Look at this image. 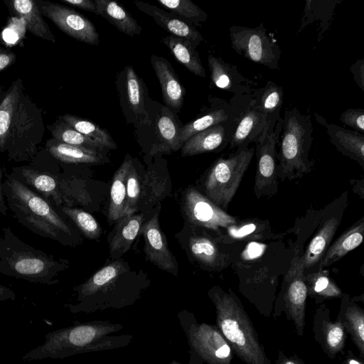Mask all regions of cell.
Instances as JSON below:
<instances>
[{"label": "cell", "mask_w": 364, "mask_h": 364, "mask_svg": "<svg viewBox=\"0 0 364 364\" xmlns=\"http://www.w3.org/2000/svg\"><path fill=\"white\" fill-rule=\"evenodd\" d=\"M183 209L191 224L213 231L215 236L220 235L224 229L238 220L193 188L186 192Z\"/></svg>", "instance_id": "13"}, {"label": "cell", "mask_w": 364, "mask_h": 364, "mask_svg": "<svg viewBox=\"0 0 364 364\" xmlns=\"http://www.w3.org/2000/svg\"><path fill=\"white\" fill-rule=\"evenodd\" d=\"M208 295L215 308L217 327L236 355L246 364H270L240 300L230 289L213 287Z\"/></svg>", "instance_id": "4"}, {"label": "cell", "mask_w": 364, "mask_h": 364, "mask_svg": "<svg viewBox=\"0 0 364 364\" xmlns=\"http://www.w3.org/2000/svg\"><path fill=\"white\" fill-rule=\"evenodd\" d=\"M229 31L231 46L237 54L269 69H279L280 48L263 23L254 28L232 26Z\"/></svg>", "instance_id": "9"}, {"label": "cell", "mask_w": 364, "mask_h": 364, "mask_svg": "<svg viewBox=\"0 0 364 364\" xmlns=\"http://www.w3.org/2000/svg\"><path fill=\"white\" fill-rule=\"evenodd\" d=\"M163 6L183 18L191 25L200 26L208 18L207 14L190 0H158Z\"/></svg>", "instance_id": "43"}, {"label": "cell", "mask_w": 364, "mask_h": 364, "mask_svg": "<svg viewBox=\"0 0 364 364\" xmlns=\"http://www.w3.org/2000/svg\"><path fill=\"white\" fill-rule=\"evenodd\" d=\"M350 183L353 187V191L363 200L364 198V178L360 180L351 179Z\"/></svg>", "instance_id": "51"}, {"label": "cell", "mask_w": 364, "mask_h": 364, "mask_svg": "<svg viewBox=\"0 0 364 364\" xmlns=\"http://www.w3.org/2000/svg\"><path fill=\"white\" fill-rule=\"evenodd\" d=\"M285 285L274 305L273 314L278 317L283 310L288 320L292 321L299 336L304 335L307 287L304 275L301 255L296 254L284 277Z\"/></svg>", "instance_id": "11"}, {"label": "cell", "mask_w": 364, "mask_h": 364, "mask_svg": "<svg viewBox=\"0 0 364 364\" xmlns=\"http://www.w3.org/2000/svg\"><path fill=\"white\" fill-rule=\"evenodd\" d=\"M46 149L55 159L65 164H100L102 157L97 151L62 143L53 138L46 141Z\"/></svg>", "instance_id": "33"}, {"label": "cell", "mask_w": 364, "mask_h": 364, "mask_svg": "<svg viewBox=\"0 0 364 364\" xmlns=\"http://www.w3.org/2000/svg\"><path fill=\"white\" fill-rule=\"evenodd\" d=\"M2 185L3 171L0 164V213L5 216L7 214V210H9V208L5 201Z\"/></svg>", "instance_id": "50"}, {"label": "cell", "mask_w": 364, "mask_h": 364, "mask_svg": "<svg viewBox=\"0 0 364 364\" xmlns=\"http://www.w3.org/2000/svg\"><path fill=\"white\" fill-rule=\"evenodd\" d=\"M357 86L364 91V59H358L349 68Z\"/></svg>", "instance_id": "46"}, {"label": "cell", "mask_w": 364, "mask_h": 364, "mask_svg": "<svg viewBox=\"0 0 364 364\" xmlns=\"http://www.w3.org/2000/svg\"><path fill=\"white\" fill-rule=\"evenodd\" d=\"M284 96L282 87L272 80H269L264 87L256 88L252 94V105L265 115L267 125L275 126L281 117Z\"/></svg>", "instance_id": "29"}, {"label": "cell", "mask_w": 364, "mask_h": 364, "mask_svg": "<svg viewBox=\"0 0 364 364\" xmlns=\"http://www.w3.org/2000/svg\"><path fill=\"white\" fill-rule=\"evenodd\" d=\"M151 63L160 83L164 104L171 112L178 113L183 104L185 87L166 59L153 54Z\"/></svg>", "instance_id": "23"}, {"label": "cell", "mask_w": 364, "mask_h": 364, "mask_svg": "<svg viewBox=\"0 0 364 364\" xmlns=\"http://www.w3.org/2000/svg\"><path fill=\"white\" fill-rule=\"evenodd\" d=\"M62 2L67 4L87 11H90L98 15L97 9L95 0H61Z\"/></svg>", "instance_id": "47"}, {"label": "cell", "mask_w": 364, "mask_h": 364, "mask_svg": "<svg viewBox=\"0 0 364 364\" xmlns=\"http://www.w3.org/2000/svg\"><path fill=\"white\" fill-rule=\"evenodd\" d=\"M312 143L311 116L301 113L297 107L287 109L277 145L279 181L301 178L314 169V160L309 158Z\"/></svg>", "instance_id": "6"}, {"label": "cell", "mask_w": 364, "mask_h": 364, "mask_svg": "<svg viewBox=\"0 0 364 364\" xmlns=\"http://www.w3.org/2000/svg\"><path fill=\"white\" fill-rule=\"evenodd\" d=\"M166 190L167 178L154 170H148L141 176L140 203L151 205L156 204L162 199Z\"/></svg>", "instance_id": "41"}, {"label": "cell", "mask_w": 364, "mask_h": 364, "mask_svg": "<svg viewBox=\"0 0 364 364\" xmlns=\"http://www.w3.org/2000/svg\"><path fill=\"white\" fill-rule=\"evenodd\" d=\"M208 63L210 71V78L213 84L234 96L252 95L257 85L243 76L235 65L210 54Z\"/></svg>", "instance_id": "21"}, {"label": "cell", "mask_w": 364, "mask_h": 364, "mask_svg": "<svg viewBox=\"0 0 364 364\" xmlns=\"http://www.w3.org/2000/svg\"><path fill=\"white\" fill-rule=\"evenodd\" d=\"M180 325L191 349L208 364H232V349L215 325L198 323L187 310L178 313Z\"/></svg>", "instance_id": "8"}, {"label": "cell", "mask_w": 364, "mask_h": 364, "mask_svg": "<svg viewBox=\"0 0 364 364\" xmlns=\"http://www.w3.org/2000/svg\"><path fill=\"white\" fill-rule=\"evenodd\" d=\"M312 331L315 341L328 358H335L343 350L346 331L340 321H331L330 311L323 303L315 310Z\"/></svg>", "instance_id": "17"}, {"label": "cell", "mask_w": 364, "mask_h": 364, "mask_svg": "<svg viewBox=\"0 0 364 364\" xmlns=\"http://www.w3.org/2000/svg\"><path fill=\"white\" fill-rule=\"evenodd\" d=\"M254 154L255 148L248 146L215 160L204 182L205 196L221 209H228Z\"/></svg>", "instance_id": "7"}, {"label": "cell", "mask_w": 364, "mask_h": 364, "mask_svg": "<svg viewBox=\"0 0 364 364\" xmlns=\"http://www.w3.org/2000/svg\"><path fill=\"white\" fill-rule=\"evenodd\" d=\"M189 247L193 257L210 271H222L235 258V245L224 244L214 235L205 232L189 239Z\"/></svg>", "instance_id": "16"}, {"label": "cell", "mask_w": 364, "mask_h": 364, "mask_svg": "<svg viewBox=\"0 0 364 364\" xmlns=\"http://www.w3.org/2000/svg\"><path fill=\"white\" fill-rule=\"evenodd\" d=\"M69 262L56 259L41 250L26 244L9 227L0 235V273L31 283L53 285L59 282L60 272Z\"/></svg>", "instance_id": "5"}, {"label": "cell", "mask_w": 364, "mask_h": 364, "mask_svg": "<svg viewBox=\"0 0 364 364\" xmlns=\"http://www.w3.org/2000/svg\"><path fill=\"white\" fill-rule=\"evenodd\" d=\"M363 234L364 217L363 216L331 242L318 264V270L324 269L332 265L358 247L363 242Z\"/></svg>", "instance_id": "26"}, {"label": "cell", "mask_w": 364, "mask_h": 364, "mask_svg": "<svg viewBox=\"0 0 364 364\" xmlns=\"http://www.w3.org/2000/svg\"><path fill=\"white\" fill-rule=\"evenodd\" d=\"M45 132L41 110L14 80L0 99V153L15 162L32 161Z\"/></svg>", "instance_id": "1"}, {"label": "cell", "mask_w": 364, "mask_h": 364, "mask_svg": "<svg viewBox=\"0 0 364 364\" xmlns=\"http://www.w3.org/2000/svg\"><path fill=\"white\" fill-rule=\"evenodd\" d=\"M189 361L187 364H204L203 360L200 356L193 349L190 348L189 350ZM169 364H183L176 360H172Z\"/></svg>", "instance_id": "53"}, {"label": "cell", "mask_w": 364, "mask_h": 364, "mask_svg": "<svg viewBox=\"0 0 364 364\" xmlns=\"http://www.w3.org/2000/svg\"><path fill=\"white\" fill-rule=\"evenodd\" d=\"M141 176L133 162L129 166L126 182V203L123 215L134 214L138 210L141 198Z\"/></svg>", "instance_id": "44"}, {"label": "cell", "mask_w": 364, "mask_h": 364, "mask_svg": "<svg viewBox=\"0 0 364 364\" xmlns=\"http://www.w3.org/2000/svg\"><path fill=\"white\" fill-rule=\"evenodd\" d=\"M161 41L169 48L175 58L191 73L202 77L206 76L198 51L188 40L168 36L163 38Z\"/></svg>", "instance_id": "35"}, {"label": "cell", "mask_w": 364, "mask_h": 364, "mask_svg": "<svg viewBox=\"0 0 364 364\" xmlns=\"http://www.w3.org/2000/svg\"><path fill=\"white\" fill-rule=\"evenodd\" d=\"M341 122L354 131L364 132V109L363 108H349L345 110L340 117Z\"/></svg>", "instance_id": "45"}, {"label": "cell", "mask_w": 364, "mask_h": 364, "mask_svg": "<svg viewBox=\"0 0 364 364\" xmlns=\"http://www.w3.org/2000/svg\"><path fill=\"white\" fill-rule=\"evenodd\" d=\"M235 122L218 124L196 133L183 143L182 156L220 151L228 147Z\"/></svg>", "instance_id": "22"}, {"label": "cell", "mask_w": 364, "mask_h": 364, "mask_svg": "<svg viewBox=\"0 0 364 364\" xmlns=\"http://www.w3.org/2000/svg\"><path fill=\"white\" fill-rule=\"evenodd\" d=\"M267 128V118L255 108L251 95L236 119L228 148L234 151L248 147L262 136Z\"/></svg>", "instance_id": "20"}, {"label": "cell", "mask_w": 364, "mask_h": 364, "mask_svg": "<svg viewBox=\"0 0 364 364\" xmlns=\"http://www.w3.org/2000/svg\"><path fill=\"white\" fill-rule=\"evenodd\" d=\"M13 177L40 195L56 209L69 207L55 173L48 164L31 161L29 165L12 168Z\"/></svg>", "instance_id": "15"}, {"label": "cell", "mask_w": 364, "mask_h": 364, "mask_svg": "<svg viewBox=\"0 0 364 364\" xmlns=\"http://www.w3.org/2000/svg\"><path fill=\"white\" fill-rule=\"evenodd\" d=\"M324 124L330 142L335 148L364 169V134L334 124Z\"/></svg>", "instance_id": "27"}, {"label": "cell", "mask_w": 364, "mask_h": 364, "mask_svg": "<svg viewBox=\"0 0 364 364\" xmlns=\"http://www.w3.org/2000/svg\"><path fill=\"white\" fill-rule=\"evenodd\" d=\"M124 86L122 104L126 103L129 113L134 114L141 124H150L151 119L146 111L145 99L147 95L146 85L132 66H126L122 72Z\"/></svg>", "instance_id": "25"}, {"label": "cell", "mask_w": 364, "mask_h": 364, "mask_svg": "<svg viewBox=\"0 0 364 364\" xmlns=\"http://www.w3.org/2000/svg\"><path fill=\"white\" fill-rule=\"evenodd\" d=\"M136 6L153 18L155 22L174 36L188 40L196 48L203 37L194 26L178 18L173 13H167L156 6L142 1H135Z\"/></svg>", "instance_id": "24"}, {"label": "cell", "mask_w": 364, "mask_h": 364, "mask_svg": "<svg viewBox=\"0 0 364 364\" xmlns=\"http://www.w3.org/2000/svg\"><path fill=\"white\" fill-rule=\"evenodd\" d=\"M132 160L126 159L115 172L110 188L109 219L117 221L123 216L126 203L127 177Z\"/></svg>", "instance_id": "38"}, {"label": "cell", "mask_w": 364, "mask_h": 364, "mask_svg": "<svg viewBox=\"0 0 364 364\" xmlns=\"http://www.w3.org/2000/svg\"><path fill=\"white\" fill-rule=\"evenodd\" d=\"M16 59L13 52L0 46V72L11 66Z\"/></svg>", "instance_id": "48"}, {"label": "cell", "mask_w": 364, "mask_h": 364, "mask_svg": "<svg viewBox=\"0 0 364 364\" xmlns=\"http://www.w3.org/2000/svg\"><path fill=\"white\" fill-rule=\"evenodd\" d=\"M282 127L280 117L275 126L267 125L262 136L255 142L257 166L254 193L257 198L272 197L279 188L277 145Z\"/></svg>", "instance_id": "12"}, {"label": "cell", "mask_w": 364, "mask_h": 364, "mask_svg": "<svg viewBox=\"0 0 364 364\" xmlns=\"http://www.w3.org/2000/svg\"><path fill=\"white\" fill-rule=\"evenodd\" d=\"M345 331L350 336L351 340L358 349L362 358L364 355V311L349 295L341 296L340 311L337 316Z\"/></svg>", "instance_id": "28"}, {"label": "cell", "mask_w": 364, "mask_h": 364, "mask_svg": "<svg viewBox=\"0 0 364 364\" xmlns=\"http://www.w3.org/2000/svg\"><path fill=\"white\" fill-rule=\"evenodd\" d=\"M140 231L144 237V252L147 259L159 269L176 275V262L160 228L158 213L141 225Z\"/></svg>", "instance_id": "18"}, {"label": "cell", "mask_w": 364, "mask_h": 364, "mask_svg": "<svg viewBox=\"0 0 364 364\" xmlns=\"http://www.w3.org/2000/svg\"><path fill=\"white\" fill-rule=\"evenodd\" d=\"M47 127L53 138L62 143L97 151L105 149L103 146L80 133L60 119Z\"/></svg>", "instance_id": "39"}, {"label": "cell", "mask_w": 364, "mask_h": 364, "mask_svg": "<svg viewBox=\"0 0 364 364\" xmlns=\"http://www.w3.org/2000/svg\"><path fill=\"white\" fill-rule=\"evenodd\" d=\"M41 14L52 21L69 36L92 46L100 43L94 24L85 16L64 5L48 1H36Z\"/></svg>", "instance_id": "14"}, {"label": "cell", "mask_w": 364, "mask_h": 364, "mask_svg": "<svg viewBox=\"0 0 364 364\" xmlns=\"http://www.w3.org/2000/svg\"><path fill=\"white\" fill-rule=\"evenodd\" d=\"M16 296L13 290L0 284V301L6 300H15Z\"/></svg>", "instance_id": "52"}, {"label": "cell", "mask_w": 364, "mask_h": 364, "mask_svg": "<svg viewBox=\"0 0 364 364\" xmlns=\"http://www.w3.org/2000/svg\"><path fill=\"white\" fill-rule=\"evenodd\" d=\"M348 364H362L359 361L355 360V359H350L348 360Z\"/></svg>", "instance_id": "54"}, {"label": "cell", "mask_w": 364, "mask_h": 364, "mask_svg": "<svg viewBox=\"0 0 364 364\" xmlns=\"http://www.w3.org/2000/svg\"><path fill=\"white\" fill-rule=\"evenodd\" d=\"M97 13L121 32L133 36L140 34L141 26L132 15L118 2L95 0Z\"/></svg>", "instance_id": "32"}, {"label": "cell", "mask_w": 364, "mask_h": 364, "mask_svg": "<svg viewBox=\"0 0 364 364\" xmlns=\"http://www.w3.org/2000/svg\"><path fill=\"white\" fill-rule=\"evenodd\" d=\"M307 287V294L316 303L326 299L339 298L343 296L342 291L325 269L318 270L304 275Z\"/></svg>", "instance_id": "37"}, {"label": "cell", "mask_w": 364, "mask_h": 364, "mask_svg": "<svg viewBox=\"0 0 364 364\" xmlns=\"http://www.w3.org/2000/svg\"><path fill=\"white\" fill-rule=\"evenodd\" d=\"M123 328L121 323L97 320L56 329L48 333L44 343L27 353L22 359H63L77 354L123 348L132 342L133 335H111Z\"/></svg>", "instance_id": "2"}, {"label": "cell", "mask_w": 364, "mask_h": 364, "mask_svg": "<svg viewBox=\"0 0 364 364\" xmlns=\"http://www.w3.org/2000/svg\"><path fill=\"white\" fill-rule=\"evenodd\" d=\"M179 125L173 113L167 107H163L156 121V151L161 152L176 151L182 146L179 141Z\"/></svg>", "instance_id": "34"}, {"label": "cell", "mask_w": 364, "mask_h": 364, "mask_svg": "<svg viewBox=\"0 0 364 364\" xmlns=\"http://www.w3.org/2000/svg\"><path fill=\"white\" fill-rule=\"evenodd\" d=\"M57 210L70 218L87 238L97 239L100 237V225L90 213L74 207L62 206Z\"/></svg>", "instance_id": "42"}, {"label": "cell", "mask_w": 364, "mask_h": 364, "mask_svg": "<svg viewBox=\"0 0 364 364\" xmlns=\"http://www.w3.org/2000/svg\"><path fill=\"white\" fill-rule=\"evenodd\" d=\"M348 191L321 210L318 229L301 255L304 275L318 271V267L341 223L344 210L348 205Z\"/></svg>", "instance_id": "10"}, {"label": "cell", "mask_w": 364, "mask_h": 364, "mask_svg": "<svg viewBox=\"0 0 364 364\" xmlns=\"http://www.w3.org/2000/svg\"><path fill=\"white\" fill-rule=\"evenodd\" d=\"M8 208L16 220L32 232L63 245L73 242L74 232L61 213L11 174L3 180Z\"/></svg>", "instance_id": "3"}, {"label": "cell", "mask_w": 364, "mask_h": 364, "mask_svg": "<svg viewBox=\"0 0 364 364\" xmlns=\"http://www.w3.org/2000/svg\"><path fill=\"white\" fill-rule=\"evenodd\" d=\"M285 235L284 232H274L267 220L247 218L238 219L235 224L224 229L220 235L214 236L224 244L236 246L245 242L281 239Z\"/></svg>", "instance_id": "19"}, {"label": "cell", "mask_w": 364, "mask_h": 364, "mask_svg": "<svg viewBox=\"0 0 364 364\" xmlns=\"http://www.w3.org/2000/svg\"><path fill=\"white\" fill-rule=\"evenodd\" d=\"M12 13L21 17L26 23L27 29L35 36L55 42V37L43 18V15L33 0H14L9 1Z\"/></svg>", "instance_id": "30"}, {"label": "cell", "mask_w": 364, "mask_h": 364, "mask_svg": "<svg viewBox=\"0 0 364 364\" xmlns=\"http://www.w3.org/2000/svg\"><path fill=\"white\" fill-rule=\"evenodd\" d=\"M142 214H129L121 217L117 221L115 235L109 244V252L112 257L127 252L138 235L143 222Z\"/></svg>", "instance_id": "31"}, {"label": "cell", "mask_w": 364, "mask_h": 364, "mask_svg": "<svg viewBox=\"0 0 364 364\" xmlns=\"http://www.w3.org/2000/svg\"><path fill=\"white\" fill-rule=\"evenodd\" d=\"M340 2L341 1L337 0H306L304 9V15L301 20L297 34L306 26L312 23L314 21H318L320 23V31L318 39L320 41L323 34L329 29L334 9H336V5Z\"/></svg>", "instance_id": "36"}, {"label": "cell", "mask_w": 364, "mask_h": 364, "mask_svg": "<svg viewBox=\"0 0 364 364\" xmlns=\"http://www.w3.org/2000/svg\"><path fill=\"white\" fill-rule=\"evenodd\" d=\"M276 364H304L302 360L296 356L287 357L282 352L279 351Z\"/></svg>", "instance_id": "49"}, {"label": "cell", "mask_w": 364, "mask_h": 364, "mask_svg": "<svg viewBox=\"0 0 364 364\" xmlns=\"http://www.w3.org/2000/svg\"><path fill=\"white\" fill-rule=\"evenodd\" d=\"M58 119L63 120L83 135L99 143L105 148L110 149H117L116 144L107 130L102 129L97 124L70 114L60 116Z\"/></svg>", "instance_id": "40"}]
</instances>
